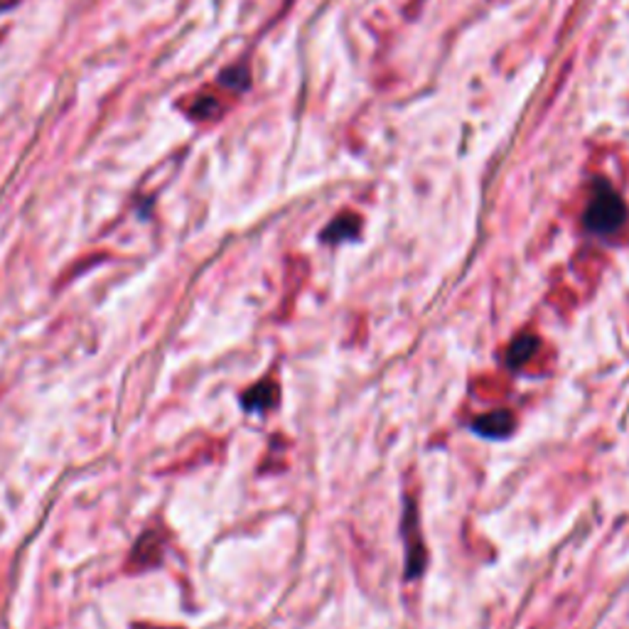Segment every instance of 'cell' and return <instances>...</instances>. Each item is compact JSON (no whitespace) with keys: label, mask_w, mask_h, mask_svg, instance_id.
Returning a JSON list of instances; mask_svg holds the SVG:
<instances>
[{"label":"cell","mask_w":629,"mask_h":629,"mask_svg":"<svg viewBox=\"0 0 629 629\" xmlns=\"http://www.w3.org/2000/svg\"><path fill=\"white\" fill-rule=\"evenodd\" d=\"M514 416L509 411H492L487 416L475 418L472 423V430L482 437H489V440H502L514 433Z\"/></svg>","instance_id":"obj_4"},{"label":"cell","mask_w":629,"mask_h":629,"mask_svg":"<svg viewBox=\"0 0 629 629\" xmlns=\"http://www.w3.org/2000/svg\"><path fill=\"white\" fill-rule=\"evenodd\" d=\"M241 401H244L246 411H265L278 401V386L271 381H261L254 388H249Z\"/></svg>","instance_id":"obj_5"},{"label":"cell","mask_w":629,"mask_h":629,"mask_svg":"<svg viewBox=\"0 0 629 629\" xmlns=\"http://www.w3.org/2000/svg\"><path fill=\"white\" fill-rule=\"evenodd\" d=\"M359 233V219L356 216H339L330 224V229L323 233L325 241H342V239H355Z\"/></svg>","instance_id":"obj_7"},{"label":"cell","mask_w":629,"mask_h":629,"mask_svg":"<svg viewBox=\"0 0 629 629\" xmlns=\"http://www.w3.org/2000/svg\"><path fill=\"white\" fill-rule=\"evenodd\" d=\"M406 559H408V568L406 576L408 578H416L421 570L426 568V551H423V543H421V536H418V524H416V507L413 502L406 504Z\"/></svg>","instance_id":"obj_3"},{"label":"cell","mask_w":629,"mask_h":629,"mask_svg":"<svg viewBox=\"0 0 629 629\" xmlns=\"http://www.w3.org/2000/svg\"><path fill=\"white\" fill-rule=\"evenodd\" d=\"M625 219H627L625 200L619 197L612 184L598 180L592 197H590L588 209H585V216H583L585 229L600 233V236H609V233L617 232L619 226L625 224Z\"/></svg>","instance_id":"obj_1"},{"label":"cell","mask_w":629,"mask_h":629,"mask_svg":"<svg viewBox=\"0 0 629 629\" xmlns=\"http://www.w3.org/2000/svg\"><path fill=\"white\" fill-rule=\"evenodd\" d=\"M538 352V339L534 335H521L514 339V345L509 347L507 364L509 369H519Z\"/></svg>","instance_id":"obj_6"},{"label":"cell","mask_w":629,"mask_h":629,"mask_svg":"<svg viewBox=\"0 0 629 629\" xmlns=\"http://www.w3.org/2000/svg\"><path fill=\"white\" fill-rule=\"evenodd\" d=\"M222 113V106L214 102L212 96H200L192 106V116L197 118H216Z\"/></svg>","instance_id":"obj_9"},{"label":"cell","mask_w":629,"mask_h":629,"mask_svg":"<svg viewBox=\"0 0 629 629\" xmlns=\"http://www.w3.org/2000/svg\"><path fill=\"white\" fill-rule=\"evenodd\" d=\"M219 82L224 86H232V89H246L249 86V71H246V67H232L219 77Z\"/></svg>","instance_id":"obj_8"},{"label":"cell","mask_w":629,"mask_h":629,"mask_svg":"<svg viewBox=\"0 0 629 629\" xmlns=\"http://www.w3.org/2000/svg\"><path fill=\"white\" fill-rule=\"evenodd\" d=\"M165 553V536L158 528H148L138 543L133 546L131 556H128V570L131 573H143V570H151L155 566L163 563Z\"/></svg>","instance_id":"obj_2"}]
</instances>
